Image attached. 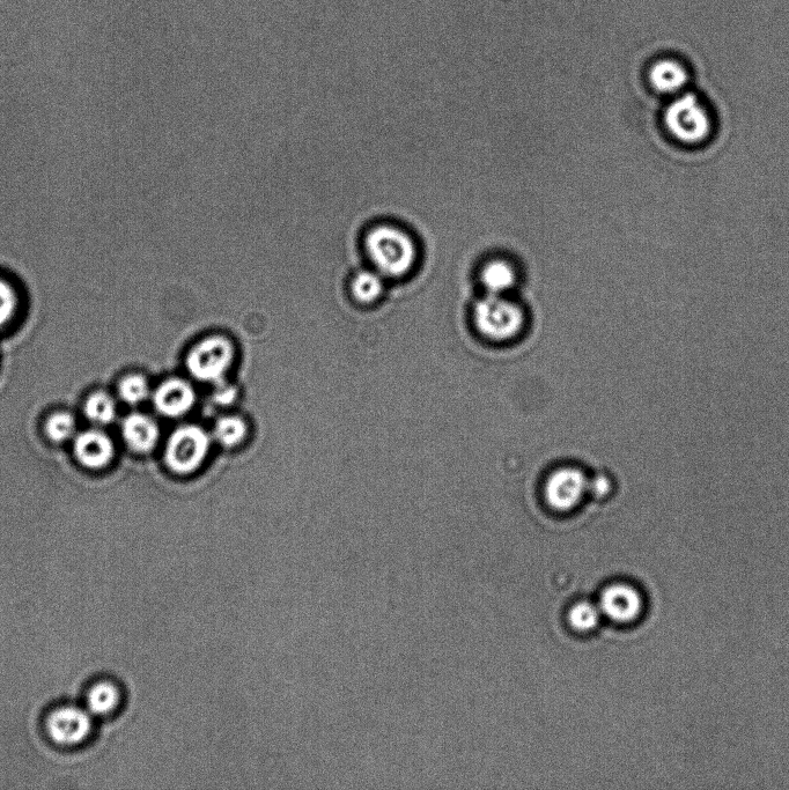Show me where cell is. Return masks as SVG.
<instances>
[{
	"mask_svg": "<svg viewBox=\"0 0 789 790\" xmlns=\"http://www.w3.org/2000/svg\"><path fill=\"white\" fill-rule=\"evenodd\" d=\"M361 248L370 268L385 279H398L415 268L418 248L412 236L400 226L379 223L361 236Z\"/></svg>",
	"mask_w": 789,
	"mask_h": 790,
	"instance_id": "cell-1",
	"label": "cell"
},
{
	"mask_svg": "<svg viewBox=\"0 0 789 790\" xmlns=\"http://www.w3.org/2000/svg\"><path fill=\"white\" fill-rule=\"evenodd\" d=\"M663 123L671 137L690 146L705 143L713 131L709 109L692 93L676 95L663 114Z\"/></svg>",
	"mask_w": 789,
	"mask_h": 790,
	"instance_id": "cell-2",
	"label": "cell"
},
{
	"mask_svg": "<svg viewBox=\"0 0 789 790\" xmlns=\"http://www.w3.org/2000/svg\"><path fill=\"white\" fill-rule=\"evenodd\" d=\"M212 442L211 433L202 426H179L167 440L164 455L166 467L179 476L195 474L208 460Z\"/></svg>",
	"mask_w": 789,
	"mask_h": 790,
	"instance_id": "cell-3",
	"label": "cell"
},
{
	"mask_svg": "<svg viewBox=\"0 0 789 790\" xmlns=\"http://www.w3.org/2000/svg\"><path fill=\"white\" fill-rule=\"evenodd\" d=\"M237 350L230 338L224 335H209L194 344L186 357V368L194 380L216 385L226 380L231 371Z\"/></svg>",
	"mask_w": 789,
	"mask_h": 790,
	"instance_id": "cell-4",
	"label": "cell"
},
{
	"mask_svg": "<svg viewBox=\"0 0 789 790\" xmlns=\"http://www.w3.org/2000/svg\"><path fill=\"white\" fill-rule=\"evenodd\" d=\"M477 329L492 341H508L519 334L525 314L519 305L504 295L488 294L475 307Z\"/></svg>",
	"mask_w": 789,
	"mask_h": 790,
	"instance_id": "cell-5",
	"label": "cell"
},
{
	"mask_svg": "<svg viewBox=\"0 0 789 790\" xmlns=\"http://www.w3.org/2000/svg\"><path fill=\"white\" fill-rule=\"evenodd\" d=\"M92 714L83 708L64 706L51 712L46 721L51 741L62 747H76L90 737L93 729Z\"/></svg>",
	"mask_w": 789,
	"mask_h": 790,
	"instance_id": "cell-6",
	"label": "cell"
},
{
	"mask_svg": "<svg viewBox=\"0 0 789 790\" xmlns=\"http://www.w3.org/2000/svg\"><path fill=\"white\" fill-rule=\"evenodd\" d=\"M588 486V479L579 469H559L553 472L548 479L547 486H545V498L556 511H571L584 498Z\"/></svg>",
	"mask_w": 789,
	"mask_h": 790,
	"instance_id": "cell-7",
	"label": "cell"
},
{
	"mask_svg": "<svg viewBox=\"0 0 789 790\" xmlns=\"http://www.w3.org/2000/svg\"><path fill=\"white\" fill-rule=\"evenodd\" d=\"M151 400L161 416L178 419L187 416L195 408L197 393L190 381L171 378L162 381L152 391Z\"/></svg>",
	"mask_w": 789,
	"mask_h": 790,
	"instance_id": "cell-8",
	"label": "cell"
},
{
	"mask_svg": "<svg viewBox=\"0 0 789 790\" xmlns=\"http://www.w3.org/2000/svg\"><path fill=\"white\" fill-rule=\"evenodd\" d=\"M600 610L612 622L629 624L637 620L643 611V597L636 588L625 583H616L602 593Z\"/></svg>",
	"mask_w": 789,
	"mask_h": 790,
	"instance_id": "cell-9",
	"label": "cell"
},
{
	"mask_svg": "<svg viewBox=\"0 0 789 790\" xmlns=\"http://www.w3.org/2000/svg\"><path fill=\"white\" fill-rule=\"evenodd\" d=\"M73 441L76 459L85 468H105L113 460L114 442L107 433L98 428L78 433Z\"/></svg>",
	"mask_w": 789,
	"mask_h": 790,
	"instance_id": "cell-10",
	"label": "cell"
},
{
	"mask_svg": "<svg viewBox=\"0 0 789 790\" xmlns=\"http://www.w3.org/2000/svg\"><path fill=\"white\" fill-rule=\"evenodd\" d=\"M687 66L676 57H661L648 70V80L656 92L666 95L683 93L689 83Z\"/></svg>",
	"mask_w": 789,
	"mask_h": 790,
	"instance_id": "cell-11",
	"label": "cell"
},
{
	"mask_svg": "<svg viewBox=\"0 0 789 790\" xmlns=\"http://www.w3.org/2000/svg\"><path fill=\"white\" fill-rule=\"evenodd\" d=\"M122 437L127 446L139 454L152 452L160 440V427L145 413L134 412L122 422Z\"/></svg>",
	"mask_w": 789,
	"mask_h": 790,
	"instance_id": "cell-12",
	"label": "cell"
},
{
	"mask_svg": "<svg viewBox=\"0 0 789 790\" xmlns=\"http://www.w3.org/2000/svg\"><path fill=\"white\" fill-rule=\"evenodd\" d=\"M385 280L371 268L357 271L349 284L352 299L363 306L375 304L385 291Z\"/></svg>",
	"mask_w": 789,
	"mask_h": 790,
	"instance_id": "cell-13",
	"label": "cell"
},
{
	"mask_svg": "<svg viewBox=\"0 0 789 790\" xmlns=\"http://www.w3.org/2000/svg\"><path fill=\"white\" fill-rule=\"evenodd\" d=\"M481 282L488 294L504 295L518 282V273L510 262L497 258L484 264Z\"/></svg>",
	"mask_w": 789,
	"mask_h": 790,
	"instance_id": "cell-14",
	"label": "cell"
},
{
	"mask_svg": "<svg viewBox=\"0 0 789 790\" xmlns=\"http://www.w3.org/2000/svg\"><path fill=\"white\" fill-rule=\"evenodd\" d=\"M213 441L224 448H237L249 435L247 420L239 415H225L217 419L212 430Z\"/></svg>",
	"mask_w": 789,
	"mask_h": 790,
	"instance_id": "cell-15",
	"label": "cell"
},
{
	"mask_svg": "<svg viewBox=\"0 0 789 790\" xmlns=\"http://www.w3.org/2000/svg\"><path fill=\"white\" fill-rule=\"evenodd\" d=\"M121 703L119 688L110 682H100L92 686L86 697V710L93 716H106L117 710Z\"/></svg>",
	"mask_w": 789,
	"mask_h": 790,
	"instance_id": "cell-16",
	"label": "cell"
},
{
	"mask_svg": "<svg viewBox=\"0 0 789 790\" xmlns=\"http://www.w3.org/2000/svg\"><path fill=\"white\" fill-rule=\"evenodd\" d=\"M84 411L88 420L98 426L112 424L117 417V405L114 398L103 391H97L87 398Z\"/></svg>",
	"mask_w": 789,
	"mask_h": 790,
	"instance_id": "cell-17",
	"label": "cell"
},
{
	"mask_svg": "<svg viewBox=\"0 0 789 790\" xmlns=\"http://www.w3.org/2000/svg\"><path fill=\"white\" fill-rule=\"evenodd\" d=\"M149 380L140 374L125 376L119 385V395L124 403L136 406L152 396Z\"/></svg>",
	"mask_w": 789,
	"mask_h": 790,
	"instance_id": "cell-18",
	"label": "cell"
},
{
	"mask_svg": "<svg viewBox=\"0 0 789 790\" xmlns=\"http://www.w3.org/2000/svg\"><path fill=\"white\" fill-rule=\"evenodd\" d=\"M602 616L599 605L580 602L571 608L569 622L574 630L587 633L596 629Z\"/></svg>",
	"mask_w": 789,
	"mask_h": 790,
	"instance_id": "cell-19",
	"label": "cell"
},
{
	"mask_svg": "<svg viewBox=\"0 0 789 790\" xmlns=\"http://www.w3.org/2000/svg\"><path fill=\"white\" fill-rule=\"evenodd\" d=\"M76 430V419L69 412H56L48 418L46 423L48 438L58 444L75 438Z\"/></svg>",
	"mask_w": 789,
	"mask_h": 790,
	"instance_id": "cell-20",
	"label": "cell"
},
{
	"mask_svg": "<svg viewBox=\"0 0 789 790\" xmlns=\"http://www.w3.org/2000/svg\"><path fill=\"white\" fill-rule=\"evenodd\" d=\"M19 307V297L14 286L6 279L0 278V328L6 326Z\"/></svg>",
	"mask_w": 789,
	"mask_h": 790,
	"instance_id": "cell-21",
	"label": "cell"
},
{
	"mask_svg": "<svg viewBox=\"0 0 789 790\" xmlns=\"http://www.w3.org/2000/svg\"><path fill=\"white\" fill-rule=\"evenodd\" d=\"M216 389L212 394V401L219 405H231L237 400L238 389L228 385L226 380L216 383Z\"/></svg>",
	"mask_w": 789,
	"mask_h": 790,
	"instance_id": "cell-22",
	"label": "cell"
},
{
	"mask_svg": "<svg viewBox=\"0 0 789 790\" xmlns=\"http://www.w3.org/2000/svg\"><path fill=\"white\" fill-rule=\"evenodd\" d=\"M588 490H592L597 497H603L609 492L610 483L606 477H596L594 482H589Z\"/></svg>",
	"mask_w": 789,
	"mask_h": 790,
	"instance_id": "cell-23",
	"label": "cell"
}]
</instances>
